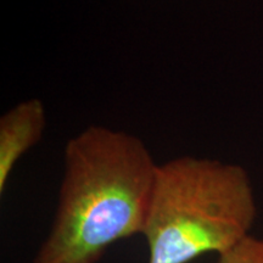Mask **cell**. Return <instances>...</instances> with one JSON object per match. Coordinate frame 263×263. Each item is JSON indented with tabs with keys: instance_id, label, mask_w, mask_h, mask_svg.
Instances as JSON below:
<instances>
[{
	"instance_id": "3957f363",
	"label": "cell",
	"mask_w": 263,
	"mask_h": 263,
	"mask_svg": "<svg viewBox=\"0 0 263 263\" xmlns=\"http://www.w3.org/2000/svg\"><path fill=\"white\" fill-rule=\"evenodd\" d=\"M48 123L45 104L29 98L0 117V194H4L18 161L42 140Z\"/></svg>"
},
{
	"instance_id": "277c9868",
	"label": "cell",
	"mask_w": 263,
	"mask_h": 263,
	"mask_svg": "<svg viewBox=\"0 0 263 263\" xmlns=\"http://www.w3.org/2000/svg\"><path fill=\"white\" fill-rule=\"evenodd\" d=\"M217 263H263V239L250 235L235 248L219 255Z\"/></svg>"
},
{
	"instance_id": "6da1fadb",
	"label": "cell",
	"mask_w": 263,
	"mask_h": 263,
	"mask_svg": "<svg viewBox=\"0 0 263 263\" xmlns=\"http://www.w3.org/2000/svg\"><path fill=\"white\" fill-rule=\"evenodd\" d=\"M157 167L129 132L91 124L68 139L54 219L32 263H98L143 235Z\"/></svg>"
},
{
	"instance_id": "7a4b0ae2",
	"label": "cell",
	"mask_w": 263,
	"mask_h": 263,
	"mask_svg": "<svg viewBox=\"0 0 263 263\" xmlns=\"http://www.w3.org/2000/svg\"><path fill=\"white\" fill-rule=\"evenodd\" d=\"M257 206L240 164L196 156L159 163L143 236L147 263L222 255L251 235Z\"/></svg>"
}]
</instances>
